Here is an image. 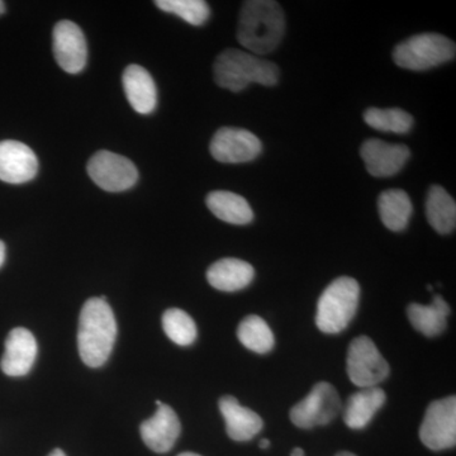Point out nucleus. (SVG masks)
Returning <instances> with one entry per match:
<instances>
[{"label": "nucleus", "mask_w": 456, "mask_h": 456, "mask_svg": "<svg viewBox=\"0 0 456 456\" xmlns=\"http://www.w3.org/2000/svg\"><path fill=\"white\" fill-rule=\"evenodd\" d=\"M285 33L283 8L273 0H250L242 4L237 26V41L253 55L273 53Z\"/></svg>", "instance_id": "obj_1"}, {"label": "nucleus", "mask_w": 456, "mask_h": 456, "mask_svg": "<svg viewBox=\"0 0 456 456\" xmlns=\"http://www.w3.org/2000/svg\"><path fill=\"white\" fill-rule=\"evenodd\" d=\"M116 336V317L107 297L88 299L83 305L77 330V347L84 364L102 367L112 353Z\"/></svg>", "instance_id": "obj_2"}, {"label": "nucleus", "mask_w": 456, "mask_h": 456, "mask_svg": "<svg viewBox=\"0 0 456 456\" xmlns=\"http://www.w3.org/2000/svg\"><path fill=\"white\" fill-rule=\"evenodd\" d=\"M213 74L218 86L233 93L242 92L253 83L273 86L279 80V69L274 62L236 49L224 50L217 56Z\"/></svg>", "instance_id": "obj_3"}, {"label": "nucleus", "mask_w": 456, "mask_h": 456, "mask_svg": "<svg viewBox=\"0 0 456 456\" xmlns=\"http://www.w3.org/2000/svg\"><path fill=\"white\" fill-rule=\"evenodd\" d=\"M360 285L354 278L335 279L321 294L317 303L316 325L323 334H340L358 311Z\"/></svg>", "instance_id": "obj_4"}, {"label": "nucleus", "mask_w": 456, "mask_h": 456, "mask_svg": "<svg viewBox=\"0 0 456 456\" xmlns=\"http://www.w3.org/2000/svg\"><path fill=\"white\" fill-rule=\"evenodd\" d=\"M454 42L437 33L412 36L393 51V60L402 69L424 71L455 59Z\"/></svg>", "instance_id": "obj_5"}, {"label": "nucleus", "mask_w": 456, "mask_h": 456, "mask_svg": "<svg viewBox=\"0 0 456 456\" xmlns=\"http://www.w3.org/2000/svg\"><path fill=\"white\" fill-rule=\"evenodd\" d=\"M346 367L350 382L360 389L378 387L391 371L377 345L367 336H359L351 341Z\"/></svg>", "instance_id": "obj_6"}, {"label": "nucleus", "mask_w": 456, "mask_h": 456, "mask_svg": "<svg viewBox=\"0 0 456 456\" xmlns=\"http://www.w3.org/2000/svg\"><path fill=\"white\" fill-rule=\"evenodd\" d=\"M341 399L334 386L327 382L314 384L307 397L290 410L289 417L299 428L329 425L341 411Z\"/></svg>", "instance_id": "obj_7"}, {"label": "nucleus", "mask_w": 456, "mask_h": 456, "mask_svg": "<svg viewBox=\"0 0 456 456\" xmlns=\"http://www.w3.org/2000/svg\"><path fill=\"white\" fill-rule=\"evenodd\" d=\"M419 439L426 448L434 452L454 448L456 444L455 395L430 403L419 428Z\"/></svg>", "instance_id": "obj_8"}, {"label": "nucleus", "mask_w": 456, "mask_h": 456, "mask_svg": "<svg viewBox=\"0 0 456 456\" xmlns=\"http://www.w3.org/2000/svg\"><path fill=\"white\" fill-rule=\"evenodd\" d=\"M86 170L99 188L112 193L128 191L139 180V171L131 160L107 150L93 155Z\"/></svg>", "instance_id": "obj_9"}, {"label": "nucleus", "mask_w": 456, "mask_h": 456, "mask_svg": "<svg viewBox=\"0 0 456 456\" xmlns=\"http://www.w3.org/2000/svg\"><path fill=\"white\" fill-rule=\"evenodd\" d=\"M211 154L224 164H241L253 161L261 154L259 137L244 128L222 127L211 141Z\"/></svg>", "instance_id": "obj_10"}, {"label": "nucleus", "mask_w": 456, "mask_h": 456, "mask_svg": "<svg viewBox=\"0 0 456 456\" xmlns=\"http://www.w3.org/2000/svg\"><path fill=\"white\" fill-rule=\"evenodd\" d=\"M53 50L56 62L68 74H79L86 69L88 46L80 27L70 20H60L53 27Z\"/></svg>", "instance_id": "obj_11"}, {"label": "nucleus", "mask_w": 456, "mask_h": 456, "mask_svg": "<svg viewBox=\"0 0 456 456\" xmlns=\"http://www.w3.org/2000/svg\"><path fill=\"white\" fill-rule=\"evenodd\" d=\"M38 173L37 156L20 141L0 142V180L8 184L31 182Z\"/></svg>", "instance_id": "obj_12"}, {"label": "nucleus", "mask_w": 456, "mask_h": 456, "mask_svg": "<svg viewBox=\"0 0 456 456\" xmlns=\"http://www.w3.org/2000/svg\"><path fill=\"white\" fill-rule=\"evenodd\" d=\"M360 155L370 175L375 178H389L402 170L410 159L411 151L406 145L371 139L362 143Z\"/></svg>", "instance_id": "obj_13"}, {"label": "nucleus", "mask_w": 456, "mask_h": 456, "mask_svg": "<svg viewBox=\"0 0 456 456\" xmlns=\"http://www.w3.org/2000/svg\"><path fill=\"white\" fill-rule=\"evenodd\" d=\"M37 356V341L31 331L17 327L9 332L5 340V351L0 362L3 373L9 377H23L28 374Z\"/></svg>", "instance_id": "obj_14"}, {"label": "nucleus", "mask_w": 456, "mask_h": 456, "mask_svg": "<svg viewBox=\"0 0 456 456\" xmlns=\"http://www.w3.org/2000/svg\"><path fill=\"white\" fill-rule=\"evenodd\" d=\"M180 430L179 417L167 404L158 407L155 415L141 424V437L147 448L164 454L170 452L178 440Z\"/></svg>", "instance_id": "obj_15"}, {"label": "nucleus", "mask_w": 456, "mask_h": 456, "mask_svg": "<svg viewBox=\"0 0 456 456\" xmlns=\"http://www.w3.org/2000/svg\"><path fill=\"white\" fill-rule=\"evenodd\" d=\"M123 90L131 107L140 114L154 112L158 106V89L151 74L142 66L132 64L122 77Z\"/></svg>", "instance_id": "obj_16"}, {"label": "nucleus", "mask_w": 456, "mask_h": 456, "mask_svg": "<svg viewBox=\"0 0 456 456\" xmlns=\"http://www.w3.org/2000/svg\"><path fill=\"white\" fill-rule=\"evenodd\" d=\"M222 416L226 422L228 436L235 441L254 439L263 430V419L250 408L240 404L232 395H224L218 402Z\"/></svg>", "instance_id": "obj_17"}, {"label": "nucleus", "mask_w": 456, "mask_h": 456, "mask_svg": "<svg viewBox=\"0 0 456 456\" xmlns=\"http://www.w3.org/2000/svg\"><path fill=\"white\" fill-rule=\"evenodd\" d=\"M255 270L251 264L235 257L216 261L207 270V281L222 292H237L253 281Z\"/></svg>", "instance_id": "obj_18"}, {"label": "nucleus", "mask_w": 456, "mask_h": 456, "mask_svg": "<svg viewBox=\"0 0 456 456\" xmlns=\"http://www.w3.org/2000/svg\"><path fill=\"white\" fill-rule=\"evenodd\" d=\"M387 395L379 387L362 388L347 398L344 408V421L353 430L367 428L375 413L386 403Z\"/></svg>", "instance_id": "obj_19"}, {"label": "nucleus", "mask_w": 456, "mask_h": 456, "mask_svg": "<svg viewBox=\"0 0 456 456\" xmlns=\"http://www.w3.org/2000/svg\"><path fill=\"white\" fill-rule=\"evenodd\" d=\"M450 314H452V310L441 296H435L431 305H424L412 303L407 308V316L411 325L428 338H435L445 331Z\"/></svg>", "instance_id": "obj_20"}, {"label": "nucleus", "mask_w": 456, "mask_h": 456, "mask_svg": "<svg viewBox=\"0 0 456 456\" xmlns=\"http://www.w3.org/2000/svg\"><path fill=\"white\" fill-rule=\"evenodd\" d=\"M207 207L218 220L231 224H251L254 220V212L250 204L244 197L227 191H215L207 196Z\"/></svg>", "instance_id": "obj_21"}, {"label": "nucleus", "mask_w": 456, "mask_h": 456, "mask_svg": "<svg viewBox=\"0 0 456 456\" xmlns=\"http://www.w3.org/2000/svg\"><path fill=\"white\" fill-rule=\"evenodd\" d=\"M378 211L384 226L395 232H401L410 224L413 207L406 191L402 189H389L380 194Z\"/></svg>", "instance_id": "obj_22"}, {"label": "nucleus", "mask_w": 456, "mask_h": 456, "mask_svg": "<svg viewBox=\"0 0 456 456\" xmlns=\"http://www.w3.org/2000/svg\"><path fill=\"white\" fill-rule=\"evenodd\" d=\"M426 216L428 224L441 235H448L455 230L456 204L454 198L440 185L430 188L426 200Z\"/></svg>", "instance_id": "obj_23"}, {"label": "nucleus", "mask_w": 456, "mask_h": 456, "mask_svg": "<svg viewBox=\"0 0 456 456\" xmlns=\"http://www.w3.org/2000/svg\"><path fill=\"white\" fill-rule=\"evenodd\" d=\"M237 338L246 349L257 354L269 353L275 344L274 335L268 323L255 314L241 321L237 329Z\"/></svg>", "instance_id": "obj_24"}, {"label": "nucleus", "mask_w": 456, "mask_h": 456, "mask_svg": "<svg viewBox=\"0 0 456 456\" xmlns=\"http://www.w3.org/2000/svg\"><path fill=\"white\" fill-rule=\"evenodd\" d=\"M364 121L374 130L393 132V134H407L413 126V117L399 108H391V110L369 108L364 113Z\"/></svg>", "instance_id": "obj_25"}, {"label": "nucleus", "mask_w": 456, "mask_h": 456, "mask_svg": "<svg viewBox=\"0 0 456 456\" xmlns=\"http://www.w3.org/2000/svg\"><path fill=\"white\" fill-rule=\"evenodd\" d=\"M163 329L171 341L188 346L196 341L198 331L193 318L179 308H170L163 314Z\"/></svg>", "instance_id": "obj_26"}, {"label": "nucleus", "mask_w": 456, "mask_h": 456, "mask_svg": "<svg viewBox=\"0 0 456 456\" xmlns=\"http://www.w3.org/2000/svg\"><path fill=\"white\" fill-rule=\"evenodd\" d=\"M155 5L191 26H202L211 16L209 5L203 0H156Z\"/></svg>", "instance_id": "obj_27"}, {"label": "nucleus", "mask_w": 456, "mask_h": 456, "mask_svg": "<svg viewBox=\"0 0 456 456\" xmlns=\"http://www.w3.org/2000/svg\"><path fill=\"white\" fill-rule=\"evenodd\" d=\"M5 261V245L4 242L0 241V268H2L3 264Z\"/></svg>", "instance_id": "obj_28"}, {"label": "nucleus", "mask_w": 456, "mask_h": 456, "mask_svg": "<svg viewBox=\"0 0 456 456\" xmlns=\"http://www.w3.org/2000/svg\"><path fill=\"white\" fill-rule=\"evenodd\" d=\"M290 456H305V452L301 448H296L292 450Z\"/></svg>", "instance_id": "obj_29"}, {"label": "nucleus", "mask_w": 456, "mask_h": 456, "mask_svg": "<svg viewBox=\"0 0 456 456\" xmlns=\"http://www.w3.org/2000/svg\"><path fill=\"white\" fill-rule=\"evenodd\" d=\"M259 446L261 449H269L270 448V441L268 439H263L260 441Z\"/></svg>", "instance_id": "obj_30"}, {"label": "nucleus", "mask_w": 456, "mask_h": 456, "mask_svg": "<svg viewBox=\"0 0 456 456\" xmlns=\"http://www.w3.org/2000/svg\"><path fill=\"white\" fill-rule=\"evenodd\" d=\"M49 456H66V454L61 449H55L50 452Z\"/></svg>", "instance_id": "obj_31"}, {"label": "nucleus", "mask_w": 456, "mask_h": 456, "mask_svg": "<svg viewBox=\"0 0 456 456\" xmlns=\"http://www.w3.org/2000/svg\"><path fill=\"white\" fill-rule=\"evenodd\" d=\"M335 456H356V455L353 454V452H338V454H336Z\"/></svg>", "instance_id": "obj_32"}, {"label": "nucleus", "mask_w": 456, "mask_h": 456, "mask_svg": "<svg viewBox=\"0 0 456 456\" xmlns=\"http://www.w3.org/2000/svg\"><path fill=\"white\" fill-rule=\"evenodd\" d=\"M4 12H5V3L2 2V0H0V16H2V14H4Z\"/></svg>", "instance_id": "obj_33"}, {"label": "nucleus", "mask_w": 456, "mask_h": 456, "mask_svg": "<svg viewBox=\"0 0 456 456\" xmlns=\"http://www.w3.org/2000/svg\"><path fill=\"white\" fill-rule=\"evenodd\" d=\"M178 456H200V455L196 454V452H182V454H180Z\"/></svg>", "instance_id": "obj_34"}, {"label": "nucleus", "mask_w": 456, "mask_h": 456, "mask_svg": "<svg viewBox=\"0 0 456 456\" xmlns=\"http://www.w3.org/2000/svg\"><path fill=\"white\" fill-rule=\"evenodd\" d=\"M163 404H164L163 402L156 401V406L160 407V406H163Z\"/></svg>", "instance_id": "obj_35"}]
</instances>
